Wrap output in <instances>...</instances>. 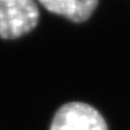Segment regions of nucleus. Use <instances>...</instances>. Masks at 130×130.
I'll list each match as a JSON object with an SVG mask.
<instances>
[{
    "instance_id": "1",
    "label": "nucleus",
    "mask_w": 130,
    "mask_h": 130,
    "mask_svg": "<svg viewBox=\"0 0 130 130\" xmlns=\"http://www.w3.org/2000/svg\"><path fill=\"white\" fill-rule=\"evenodd\" d=\"M40 11L34 0H0V38L18 39L37 27Z\"/></svg>"
},
{
    "instance_id": "2",
    "label": "nucleus",
    "mask_w": 130,
    "mask_h": 130,
    "mask_svg": "<svg viewBox=\"0 0 130 130\" xmlns=\"http://www.w3.org/2000/svg\"><path fill=\"white\" fill-rule=\"evenodd\" d=\"M49 130H108V126L94 106L82 102H70L56 111Z\"/></svg>"
},
{
    "instance_id": "3",
    "label": "nucleus",
    "mask_w": 130,
    "mask_h": 130,
    "mask_svg": "<svg viewBox=\"0 0 130 130\" xmlns=\"http://www.w3.org/2000/svg\"><path fill=\"white\" fill-rule=\"evenodd\" d=\"M48 11L74 23L86 22L91 17L99 0H38Z\"/></svg>"
}]
</instances>
